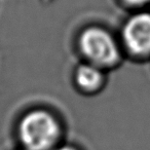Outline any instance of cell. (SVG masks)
Segmentation results:
<instances>
[{
  "mask_svg": "<svg viewBox=\"0 0 150 150\" xmlns=\"http://www.w3.org/2000/svg\"><path fill=\"white\" fill-rule=\"evenodd\" d=\"M118 38L125 56L137 61L150 59V13L131 16L123 23Z\"/></svg>",
  "mask_w": 150,
  "mask_h": 150,
  "instance_id": "obj_3",
  "label": "cell"
},
{
  "mask_svg": "<svg viewBox=\"0 0 150 150\" xmlns=\"http://www.w3.org/2000/svg\"><path fill=\"white\" fill-rule=\"evenodd\" d=\"M123 2L129 6L133 7H142L144 5L150 3V0H123Z\"/></svg>",
  "mask_w": 150,
  "mask_h": 150,
  "instance_id": "obj_5",
  "label": "cell"
},
{
  "mask_svg": "<svg viewBox=\"0 0 150 150\" xmlns=\"http://www.w3.org/2000/svg\"><path fill=\"white\" fill-rule=\"evenodd\" d=\"M54 150H80V149L78 147H76V146L71 145V144H63L62 143Z\"/></svg>",
  "mask_w": 150,
  "mask_h": 150,
  "instance_id": "obj_6",
  "label": "cell"
},
{
  "mask_svg": "<svg viewBox=\"0 0 150 150\" xmlns=\"http://www.w3.org/2000/svg\"><path fill=\"white\" fill-rule=\"evenodd\" d=\"M77 50L84 62L107 71L117 68L125 54L120 40L107 28L88 26L77 37Z\"/></svg>",
  "mask_w": 150,
  "mask_h": 150,
  "instance_id": "obj_1",
  "label": "cell"
},
{
  "mask_svg": "<svg viewBox=\"0 0 150 150\" xmlns=\"http://www.w3.org/2000/svg\"><path fill=\"white\" fill-rule=\"evenodd\" d=\"M19 133L26 150H54L62 144L64 127L52 112L36 109L23 117Z\"/></svg>",
  "mask_w": 150,
  "mask_h": 150,
  "instance_id": "obj_2",
  "label": "cell"
},
{
  "mask_svg": "<svg viewBox=\"0 0 150 150\" xmlns=\"http://www.w3.org/2000/svg\"><path fill=\"white\" fill-rule=\"evenodd\" d=\"M107 71L82 61L73 73V81L78 92L83 95H97L105 88L107 82Z\"/></svg>",
  "mask_w": 150,
  "mask_h": 150,
  "instance_id": "obj_4",
  "label": "cell"
}]
</instances>
